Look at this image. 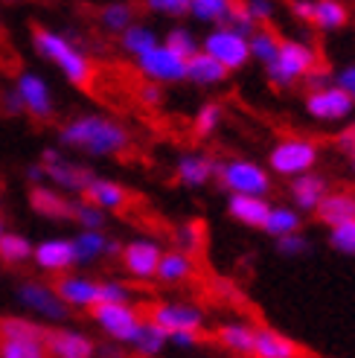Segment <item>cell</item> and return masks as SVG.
I'll list each match as a JSON object with an SVG mask.
<instances>
[{
  "instance_id": "6da1fadb",
  "label": "cell",
  "mask_w": 355,
  "mask_h": 358,
  "mask_svg": "<svg viewBox=\"0 0 355 358\" xmlns=\"http://www.w3.org/2000/svg\"><path fill=\"white\" fill-rule=\"evenodd\" d=\"M59 140L70 149H79V152L96 155V157H111V155L126 152L131 137L117 120L87 114V117L70 120L59 131Z\"/></svg>"
},
{
  "instance_id": "7a4b0ae2",
  "label": "cell",
  "mask_w": 355,
  "mask_h": 358,
  "mask_svg": "<svg viewBox=\"0 0 355 358\" xmlns=\"http://www.w3.org/2000/svg\"><path fill=\"white\" fill-rule=\"evenodd\" d=\"M32 41H35V50H38L47 62L61 67V73L67 76V82H73L79 87L91 85V79H94V62L87 59L73 41H67L64 35L41 29V27H35Z\"/></svg>"
},
{
  "instance_id": "3957f363",
  "label": "cell",
  "mask_w": 355,
  "mask_h": 358,
  "mask_svg": "<svg viewBox=\"0 0 355 358\" xmlns=\"http://www.w3.org/2000/svg\"><path fill=\"white\" fill-rule=\"evenodd\" d=\"M317 64H321V59H317V50L312 44L282 38L280 56L265 67V76L274 87H291L294 82H303Z\"/></svg>"
},
{
  "instance_id": "277c9868",
  "label": "cell",
  "mask_w": 355,
  "mask_h": 358,
  "mask_svg": "<svg viewBox=\"0 0 355 358\" xmlns=\"http://www.w3.org/2000/svg\"><path fill=\"white\" fill-rule=\"evenodd\" d=\"M317 157H321V149H317L314 140L306 137H286L271 146L268 152V169L282 175V178H297L314 169Z\"/></svg>"
},
{
  "instance_id": "5b68a950",
  "label": "cell",
  "mask_w": 355,
  "mask_h": 358,
  "mask_svg": "<svg viewBox=\"0 0 355 358\" xmlns=\"http://www.w3.org/2000/svg\"><path fill=\"white\" fill-rule=\"evenodd\" d=\"M219 181L230 195H254V199H265L271 192V172H265L256 160L247 157H233L219 166Z\"/></svg>"
},
{
  "instance_id": "8992f818",
  "label": "cell",
  "mask_w": 355,
  "mask_h": 358,
  "mask_svg": "<svg viewBox=\"0 0 355 358\" xmlns=\"http://www.w3.org/2000/svg\"><path fill=\"white\" fill-rule=\"evenodd\" d=\"M94 320L102 327V332L114 338V341L119 344H134L140 329H143L146 317L140 315L131 303H117V306H105V303H99V306L91 309Z\"/></svg>"
},
{
  "instance_id": "52a82bcc",
  "label": "cell",
  "mask_w": 355,
  "mask_h": 358,
  "mask_svg": "<svg viewBox=\"0 0 355 358\" xmlns=\"http://www.w3.org/2000/svg\"><path fill=\"white\" fill-rule=\"evenodd\" d=\"M201 52L212 56L224 70H242L247 62H251L247 38L233 29H227V27H212L201 41Z\"/></svg>"
},
{
  "instance_id": "ba28073f",
  "label": "cell",
  "mask_w": 355,
  "mask_h": 358,
  "mask_svg": "<svg viewBox=\"0 0 355 358\" xmlns=\"http://www.w3.org/2000/svg\"><path fill=\"white\" fill-rule=\"evenodd\" d=\"M149 320L154 327H161L164 332L175 335V332H201L207 315L201 306H195V303L166 300V303H154L149 309Z\"/></svg>"
},
{
  "instance_id": "9c48e42d",
  "label": "cell",
  "mask_w": 355,
  "mask_h": 358,
  "mask_svg": "<svg viewBox=\"0 0 355 358\" xmlns=\"http://www.w3.org/2000/svg\"><path fill=\"white\" fill-rule=\"evenodd\" d=\"M41 166H44V175L56 187H61L67 192H79V195H85V189L91 187V181L96 178L91 169H85L79 164H70V160H64L56 149H47L41 155Z\"/></svg>"
},
{
  "instance_id": "30bf717a",
  "label": "cell",
  "mask_w": 355,
  "mask_h": 358,
  "mask_svg": "<svg viewBox=\"0 0 355 358\" xmlns=\"http://www.w3.org/2000/svg\"><path fill=\"white\" fill-rule=\"evenodd\" d=\"M140 67V73H143L149 82L154 85H178V82H187V62L184 59H178L172 50L164 47H154L149 56H143L137 62Z\"/></svg>"
},
{
  "instance_id": "8fae6325",
  "label": "cell",
  "mask_w": 355,
  "mask_h": 358,
  "mask_svg": "<svg viewBox=\"0 0 355 358\" xmlns=\"http://www.w3.org/2000/svg\"><path fill=\"white\" fill-rule=\"evenodd\" d=\"M352 108H355V102L335 85L306 96V114L321 122H341L352 114Z\"/></svg>"
},
{
  "instance_id": "7c38bea8",
  "label": "cell",
  "mask_w": 355,
  "mask_h": 358,
  "mask_svg": "<svg viewBox=\"0 0 355 358\" xmlns=\"http://www.w3.org/2000/svg\"><path fill=\"white\" fill-rule=\"evenodd\" d=\"M161 257L164 250L157 248L152 239H134L129 242L126 248H122V268L137 277V280H149V277H157V265H161Z\"/></svg>"
},
{
  "instance_id": "4fadbf2b",
  "label": "cell",
  "mask_w": 355,
  "mask_h": 358,
  "mask_svg": "<svg viewBox=\"0 0 355 358\" xmlns=\"http://www.w3.org/2000/svg\"><path fill=\"white\" fill-rule=\"evenodd\" d=\"M17 297H21L24 306H29L32 312H38L50 320H61L67 317V306L64 300L56 294L52 285H44V282H35V280H27L17 285Z\"/></svg>"
},
{
  "instance_id": "5bb4252c",
  "label": "cell",
  "mask_w": 355,
  "mask_h": 358,
  "mask_svg": "<svg viewBox=\"0 0 355 358\" xmlns=\"http://www.w3.org/2000/svg\"><path fill=\"white\" fill-rule=\"evenodd\" d=\"M44 350L50 358H94L96 344L76 329H47Z\"/></svg>"
},
{
  "instance_id": "9a60e30c",
  "label": "cell",
  "mask_w": 355,
  "mask_h": 358,
  "mask_svg": "<svg viewBox=\"0 0 355 358\" xmlns=\"http://www.w3.org/2000/svg\"><path fill=\"white\" fill-rule=\"evenodd\" d=\"M289 195H291V204L297 213H314L329 195V184L324 175L306 172V175H297L289 181Z\"/></svg>"
},
{
  "instance_id": "2e32d148",
  "label": "cell",
  "mask_w": 355,
  "mask_h": 358,
  "mask_svg": "<svg viewBox=\"0 0 355 358\" xmlns=\"http://www.w3.org/2000/svg\"><path fill=\"white\" fill-rule=\"evenodd\" d=\"M219 160L212 155H204V152H189V155H181L178 157V166H175V175L178 181L184 187L195 189V187H204L207 181L219 175Z\"/></svg>"
},
{
  "instance_id": "e0dca14e",
  "label": "cell",
  "mask_w": 355,
  "mask_h": 358,
  "mask_svg": "<svg viewBox=\"0 0 355 358\" xmlns=\"http://www.w3.org/2000/svg\"><path fill=\"white\" fill-rule=\"evenodd\" d=\"M56 294L64 300V306H76V309H94L96 306V294H99V282L76 277V274H64L56 280Z\"/></svg>"
},
{
  "instance_id": "ac0fdd59",
  "label": "cell",
  "mask_w": 355,
  "mask_h": 358,
  "mask_svg": "<svg viewBox=\"0 0 355 358\" xmlns=\"http://www.w3.org/2000/svg\"><path fill=\"white\" fill-rule=\"evenodd\" d=\"M17 96H21L24 108L35 117V120H47L52 114V96H50V87L41 76L35 73H24L17 79Z\"/></svg>"
},
{
  "instance_id": "d6986e66",
  "label": "cell",
  "mask_w": 355,
  "mask_h": 358,
  "mask_svg": "<svg viewBox=\"0 0 355 358\" xmlns=\"http://www.w3.org/2000/svg\"><path fill=\"white\" fill-rule=\"evenodd\" d=\"M32 257H35V265L50 274H61L70 265H76L73 239H47L32 250Z\"/></svg>"
},
{
  "instance_id": "ffe728a7",
  "label": "cell",
  "mask_w": 355,
  "mask_h": 358,
  "mask_svg": "<svg viewBox=\"0 0 355 358\" xmlns=\"http://www.w3.org/2000/svg\"><path fill=\"white\" fill-rule=\"evenodd\" d=\"M314 216L321 224H326L329 230L338 227L344 222L355 219V192L349 189H329V195L321 201V207L314 210Z\"/></svg>"
},
{
  "instance_id": "44dd1931",
  "label": "cell",
  "mask_w": 355,
  "mask_h": 358,
  "mask_svg": "<svg viewBox=\"0 0 355 358\" xmlns=\"http://www.w3.org/2000/svg\"><path fill=\"white\" fill-rule=\"evenodd\" d=\"M29 207L38 213L44 219H52V222H67L73 219V201L67 195L50 189V187H32L29 192Z\"/></svg>"
},
{
  "instance_id": "7402d4cb",
  "label": "cell",
  "mask_w": 355,
  "mask_h": 358,
  "mask_svg": "<svg viewBox=\"0 0 355 358\" xmlns=\"http://www.w3.org/2000/svg\"><path fill=\"white\" fill-rule=\"evenodd\" d=\"M227 213L230 219L245 224V227H265L268 222V213H271V204L268 199H254V195H230L227 199Z\"/></svg>"
},
{
  "instance_id": "603a6c76",
  "label": "cell",
  "mask_w": 355,
  "mask_h": 358,
  "mask_svg": "<svg viewBox=\"0 0 355 358\" xmlns=\"http://www.w3.org/2000/svg\"><path fill=\"white\" fill-rule=\"evenodd\" d=\"M73 254L79 265H87L99 257H114L122 254V248L114 239H105L102 230H82V234L73 239Z\"/></svg>"
},
{
  "instance_id": "cb8c5ba5",
  "label": "cell",
  "mask_w": 355,
  "mask_h": 358,
  "mask_svg": "<svg viewBox=\"0 0 355 358\" xmlns=\"http://www.w3.org/2000/svg\"><path fill=\"white\" fill-rule=\"evenodd\" d=\"M254 358H300V344H294L289 335H282L271 327L256 329Z\"/></svg>"
},
{
  "instance_id": "d4e9b609",
  "label": "cell",
  "mask_w": 355,
  "mask_h": 358,
  "mask_svg": "<svg viewBox=\"0 0 355 358\" xmlns=\"http://www.w3.org/2000/svg\"><path fill=\"white\" fill-rule=\"evenodd\" d=\"M129 199H131L129 189L117 181H108V178H94L91 187L85 189V201L99 210H122L129 204Z\"/></svg>"
},
{
  "instance_id": "484cf974",
  "label": "cell",
  "mask_w": 355,
  "mask_h": 358,
  "mask_svg": "<svg viewBox=\"0 0 355 358\" xmlns=\"http://www.w3.org/2000/svg\"><path fill=\"white\" fill-rule=\"evenodd\" d=\"M227 76H230V70H224L216 59L207 56V52H195L187 62V82H192V85L212 87V85L227 82Z\"/></svg>"
},
{
  "instance_id": "4316f807",
  "label": "cell",
  "mask_w": 355,
  "mask_h": 358,
  "mask_svg": "<svg viewBox=\"0 0 355 358\" xmlns=\"http://www.w3.org/2000/svg\"><path fill=\"white\" fill-rule=\"evenodd\" d=\"M219 344L236 355H254V341H256V329L251 324H242V320H233V324H222L219 332Z\"/></svg>"
},
{
  "instance_id": "83f0119b",
  "label": "cell",
  "mask_w": 355,
  "mask_h": 358,
  "mask_svg": "<svg viewBox=\"0 0 355 358\" xmlns=\"http://www.w3.org/2000/svg\"><path fill=\"white\" fill-rule=\"evenodd\" d=\"M195 271V262L189 254H184V250H164V257H161V265H157V280L161 282H184L189 280Z\"/></svg>"
},
{
  "instance_id": "f1b7e54d",
  "label": "cell",
  "mask_w": 355,
  "mask_h": 358,
  "mask_svg": "<svg viewBox=\"0 0 355 358\" xmlns=\"http://www.w3.org/2000/svg\"><path fill=\"white\" fill-rule=\"evenodd\" d=\"M349 21V9L341 0H314V9H312V24L324 32L332 29H341Z\"/></svg>"
},
{
  "instance_id": "f546056e",
  "label": "cell",
  "mask_w": 355,
  "mask_h": 358,
  "mask_svg": "<svg viewBox=\"0 0 355 358\" xmlns=\"http://www.w3.org/2000/svg\"><path fill=\"white\" fill-rule=\"evenodd\" d=\"M300 227H303V216L294 207H271L268 222H265L262 230L274 239H286V236L300 234Z\"/></svg>"
},
{
  "instance_id": "4dcf8cb0",
  "label": "cell",
  "mask_w": 355,
  "mask_h": 358,
  "mask_svg": "<svg viewBox=\"0 0 355 358\" xmlns=\"http://www.w3.org/2000/svg\"><path fill=\"white\" fill-rule=\"evenodd\" d=\"M47 329L27 317H0V341H35L44 344Z\"/></svg>"
},
{
  "instance_id": "1f68e13d",
  "label": "cell",
  "mask_w": 355,
  "mask_h": 358,
  "mask_svg": "<svg viewBox=\"0 0 355 358\" xmlns=\"http://www.w3.org/2000/svg\"><path fill=\"white\" fill-rule=\"evenodd\" d=\"M247 47H251V59L268 67L277 56H280V47H282V38L277 35V29L271 27H259L251 38H247Z\"/></svg>"
},
{
  "instance_id": "d6a6232c",
  "label": "cell",
  "mask_w": 355,
  "mask_h": 358,
  "mask_svg": "<svg viewBox=\"0 0 355 358\" xmlns=\"http://www.w3.org/2000/svg\"><path fill=\"white\" fill-rule=\"evenodd\" d=\"M154 47H161V41H157V32L146 24H134L122 32V50H126L129 56H134L137 62L143 56H149Z\"/></svg>"
},
{
  "instance_id": "836d02e7",
  "label": "cell",
  "mask_w": 355,
  "mask_h": 358,
  "mask_svg": "<svg viewBox=\"0 0 355 358\" xmlns=\"http://www.w3.org/2000/svg\"><path fill=\"white\" fill-rule=\"evenodd\" d=\"M166 344H169V332H164L161 327H154L152 320L146 317V324H143V329H140L137 341L131 347H134L137 355H143V358H157L166 350Z\"/></svg>"
},
{
  "instance_id": "e575fe53",
  "label": "cell",
  "mask_w": 355,
  "mask_h": 358,
  "mask_svg": "<svg viewBox=\"0 0 355 358\" xmlns=\"http://www.w3.org/2000/svg\"><path fill=\"white\" fill-rule=\"evenodd\" d=\"M164 47L166 50H172L178 59H184V62H189L195 52H201V41H198V35H195L192 29H187V27H172L169 32H166V38H164Z\"/></svg>"
},
{
  "instance_id": "d590c367",
  "label": "cell",
  "mask_w": 355,
  "mask_h": 358,
  "mask_svg": "<svg viewBox=\"0 0 355 358\" xmlns=\"http://www.w3.org/2000/svg\"><path fill=\"white\" fill-rule=\"evenodd\" d=\"M230 9H233L230 0H189V15L195 21L212 24V27H222L227 21Z\"/></svg>"
},
{
  "instance_id": "8d00e7d4",
  "label": "cell",
  "mask_w": 355,
  "mask_h": 358,
  "mask_svg": "<svg viewBox=\"0 0 355 358\" xmlns=\"http://www.w3.org/2000/svg\"><path fill=\"white\" fill-rule=\"evenodd\" d=\"M99 21H102V27L108 32H119L122 35L129 27H134V9L129 3H108L102 9Z\"/></svg>"
},
{
  "instance_id": "74e56055",
  "label": "cell",
  "mask_w": 355,
  "mask_h": 358,
  "mask_svg": "<svg viewBox=\"0 0 355 358\" xmlns=\"http://www.w3.org/2000/svg\"><path fill=\"white\" fill-rule=\"evenodd\" d=\"M29 257H32V245L24 236H17V234H3L0 236V262L17 265V262H24Z\"/></svg>"
},
{
  "instance_id": "f35d334b",
  "label": "cell",
  "mask_w": 355,
  "mask_h": 358,
  "mask_svg": "<svg viewBox=\"0 0 355 358\" xmlns=\"http://www.w3.org/2000/svg\"><path fill=\"white\" fill-rule=\"evenodd\" d=\"M224 120V111L219 102H207L195 111V134L198 137H210L212 131H219V125Z\"/></svg>"
},
{
  "instance_id": "ab89813d",
  "label": "cell",
  "mask_w": 355,
  "mask_h": 358,
  "mask_svg": "<svg viewBox=\"0 0 355 358\" xmlns=\"http://www.w3.org/2000/svg\"><path fill=\"white\" fill-rule=\"evenodd\" d=\"M222 27H227V29H233V32L245 35V38H251V35L259 29V24L254 21V15L247 12V6H245V3H233V9H230L227 21H224Z\"/></svg>"
},
{
  "instance_id": "60d3db41",
  "label": "cell",
  "mask_w": 355,
  "mask_h": 358,
  "mask_svg": "<svg viewBox=\"0 0 355 358\" xmlns=\"http://www.w3.org/2000/svg\"><path fill=\"white\" fill-rule=\"evenodd\" d=\"M329 248L338 250V254L355 257V219L329 230Z\"/></svg>"
},
{
  "instance_id": "b9f144b4",
  "label": "cell",
  "mask_w": 355,
  "mask_h": 358,
  "mask_svg": "<svg viewBox=\"0 0 355 358\" xmlns=\"http://www.w3.org/2000/svg\"><path fill=\"white\" fill-rule=\"evenodd\" d=\"M105 303V306H117V303H131V289L119 280H105L99 282V294H96V306Z\"/></svg>"
},
{
  "instance_id": "7bdbcfd3",
  "label": "cell",
  "mask_w": 355,
  "mask_h": 358,
  "mask_svg": "<svg viewBox=\"0 0 355 358\" xmlns=\"http://www.w3.org/2000/svg\"><path fill=\"white\" fill-rule=\"evenodd\" d=\"M0 358H47V350L35 341H0Z\"/></svg>"
},
{
  "instance_id": "ee69618b",
  "label": "cell",
  "mask_w": 355,
  "mask_h": 358,
  "mask_svg": "<svg viewBox=\"0 0 355 358\" xmlns=\"http://www.w3.org/2000/svg\"><path fill=\"white\" fill-rule=\"evenodd\" d=\"M73 222H79L85 230H102L105 227V210L82 201H73Z\"/></svg>"
},
{
  "instance_id": "f6af8a7d",
  "label": "cell",
  "mask_w": 355,
  "mask_h": 358,
  "mask_svg": "<svg viewBox=\"0 0 355 358\" xmlns=\"http://www.w3.org/2000/svg\"><path fill=\"white\" fill-rule=\"evenodd\" d=\"M175 242H178V250H198L201 248V224L198 222H184L181 227L175 230Z\"/></svg>"
},
{
  "instance_id": "bcb514c9",
  "label": "cell",
  "mask_w": 355,
  "mask_h": 358,
  "mask_svg": "<svg viewBox=\"0 0 355 358\" xmlns=\"http://www.w3.org/2000/svg\"><path fill=\"white\" fill-rule=\"evenodd\" d=\"M309 250V242L300 236V234H294V236H286V239H277V254L280 257H289V259H294V257H303Z\"/></svg>"
},
{
  "instance_id": "7dc6e473",
  "label": "cell",
  "mask_w": 355,
  "mask_h": 358,
  "mask_svg": "<svg viewBox=\"0 0 355 358\" xmlns=\"http://www.w3.org/2000/svg\"><path fill=\"white\" fill-rule=\"evenodd\" d=\"M149 9L157 15L181 17V15H189V0H149Z\"/></svg>"
},
{
  "instance_id": "c3c4849f",
  "label": "cell",
  "mask_w": 355,
  "mask_h": 358,
  "mask_svg": "<svg viewBox=\"0 0 355 358\" xmlns=\"http://www.w3.org/2000/svg\"><path fill=\"white\" fill-rule=\"evenodd\" d=\"M303 82H306V87H309V94H314V91H324V87H332V85H335V76L329 73L326 67L317 64Z\"/></svg>"
},
{
  "instance_id": "681fc988",
  "label": "cell",
  "mask_w": 355,
  "mask_h": 358,
  "mask_svg": "<svg viewBox=\"0 0 355 358\" xmlns=\"http://www.w3.org/2000/svg\"><path fill=\"white\" fill-rule=\"evenodd\" d=\"M335 87L344 91L355 102V64H347V67H341L338 73H335Z\"/></svg>"
},
{
  "instance_id": "f907efd6",
  "label": "cell",
  "mask_w": 355,
  "mask_h": 358,
  "mask_svg": "<svg viewBox=\"0 0 355 358\" xmlns=\"http://www.w3.org/2000/svg\"><path fill=\"white\" fill-rule=\"evenodd\" d=\"M245 6H247V12L254 15V21L259 27H265V21H271L274 17V3L271 0H251V3H245Z\"/></svg>"
},
{
  "instance_id": "816d5d0a",
  "label": "cell",
  "mask_w": 355,
  "mask_h": 358,
  "mask_svg": "<svg viewBox=\"0 0 355 358\" xmlns=\"http://www.w3.org/2000/svg\"><path fill=\"white\" fill-rule=\"evenodd\" d=\"M201 341V332H175L169 335V344L178 347V350H192V347H198Z\"/></svg>"
},
{
  "instance_id": "f5cc1de1",
  "label": "cell",
  "mask_w": 355,
  "mask_h": 358,
  "mask_svg": "<svg viewBox=\"0 0 355 358\" xmlns=\"http://www.w3.org/2000/svg\"><path fill=\"white\" fill-rule=\"evenodd\" d=\"M140 99H143L146 105H161L164 102V87L161 85H154V82H149V85H143V91H140Z\"/></svg>"
},
{
  "instance_id": "db71d44e",
  "label": "cell",
  "mask_w": 355,
  "mask_h": 358,
  "mask_svg": "<svg viewBox=\"0 0 355 358\" xmlns=\"http://www.w3.org/2000/svg\"><path fill=\"white\" fill-rule=\"evenodd\" d=\"M312 9H314L312 0H294L291 3V15L297 17V21H303V24H312Z\"/></svg>"
},
{
  "instance_id": "11a10c76",
  "label": "cell",
  "mask_w": 355,
  "mask_h": 358,
  "mask_svg": "<svg viewBox=\"0 0 355 358\" xmlns=\"http://www.w3.org/2000/svg\"><path fill=\"white\" fill-rule=\"evenodd\" d=\"M335 146H338L341 152H347V155L355 152V125H349V129H344L338 137H335Z\"/></svg>"
},
{
  "instance_id": "9f6ffc18",
  "label": "cell",
  "mask_w": 355,
  "mask_h": 358,
  "mask_svg": "<svg viewBox=\"0 0 355 358\" xmlns=\"http://www.w3.org/2000/svg\"><path fill=\"white\" fill-rule=\"evenodd\" d=\"M349 166H352V175H355V152L349 155Z\"/></svg>"
},
{
  "instance_id": "6f0895ef",
  "label": "cell",
  "mask_w": 355,
  "mask_h": 358,
  "mask_svg": "<svg viewBox=\"0 0 355 358\" xmlns=\"http://www.w3.org/2000/svg\"><path fill=\"white\" fill-rule=\"evenodd\" d=\"M0 236H3V230H0Z\"/></svg>"
}]
</instances>
